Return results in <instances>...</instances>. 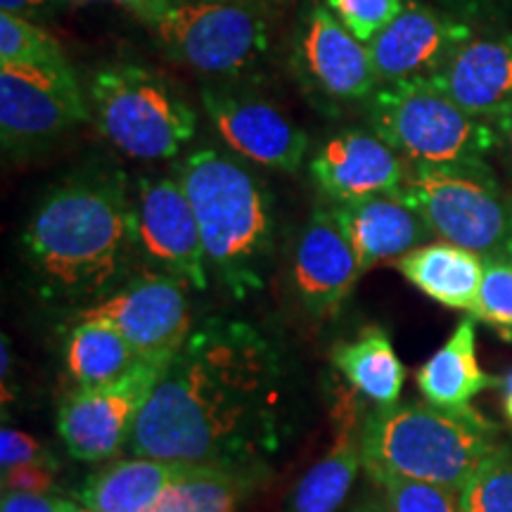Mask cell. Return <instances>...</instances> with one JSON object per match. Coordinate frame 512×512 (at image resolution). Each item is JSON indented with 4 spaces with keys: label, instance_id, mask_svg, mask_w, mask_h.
<instances>
[{
    "label": "cell",
    "instance_id": "9a60e30c",
    "mask_svg": "<svg viewBox=\"0 0 512 512\" xmlns=\"http://www.w3.org/2000/svg\"><path fill=\"white\" fill-rule=\"evenodd\" d=\"M408 162L373 131H342L313 152L309 176L332 204L396 195Z\"/></svg>",
    "mask_w": 512,
    "mask_h": 512
},
{
    "label": "cell",
    "instance_id": "52a82bcc",
    "mask_svg": "<svg viewBox=\"0 0 512 512\" xmlns=\"http://www.w3.org/2000/svg\"><path fill=\"white\" fill-rule=\"evenodd\" d=\"M136 19L171 60L214 79H238L268 50L259 0H159Z\"/></svg>",
    "mask_w": 512,
    "mask_h": 512
},
{
    "label": "cell",
    "instance_id": "4dcf8cb0",
    "mask_svg": "<svg viewBox=\"0 0 512 512\" xmlns=\"http://www.w3.org/2000/svg\"><path fill=\"white\" fill-rule=\"evenodd\" d=\"M323 5L358 41L370 43L384 27L394 22L403 10V0H323Z\"/></svg>",
    "mask_w": 512,
    "mask_h": 512
},
{
    "label": "cell",
    "instance_id": "ba28073f",
    "mask_svg": "<svg viewBox=\"0 0 512 512\" xmlns=\"http://www.w3.org/2000/svg\"><path fill=\"white\" fill-rule=\"evenodd\" d=\"M396 197L441 240L472 249L484 259H512V202L491 174L479 166L408 164Z\"/></svg>",
    "mask_w": 512,
    "mask_h": 512
},
{
    "label": "cell",
    "instance_id": "83f0119b",
    "mask_svg": "<svg viewBox=\"0 0 512 512\" xmlns=\"http://www.w3.org/2000/svg\"><path fill=\"white\" fill-rule=\"evenodd\" d=\"M0 62L67 67L69 60L60 43L31 19L0 12Z\"/></svg>",
    "mask_w": 512,
    "mask_h": 512
},
{
    "label": "cell",
    "instance_id": "836d02e7",
    "mask_svg": "<svg viewBox=\"0 0 512 512\" xmlns=\"http://www.w3.org/2000/svg\"><path fill=\"white\" fill-rule=\"evenodd\" d=\"M0 512H88L83 505L50 494H17L5 491Z\"/></svg>",
    "mask_w": 512,
    "mask_h": 512
},
{
    "label": "cell",
    "instance_id": "44dd1931",
    "mask_svg": "<svg viewBox=\"0 0 512 512\" xmlns=\"http://www.w3.org/2000/svg\"><path fill=\"white\" fill-rule=\"evenodd\" d=\"M403 278L446 309L472 311L484 278V256L453 242H427L396 261Z\"/></svg>",
    "mask_w": 512,
    "mask_h": 512
},
{
    "label": "cell",
    "instance_id": "7c38bea8",
    "mask_svg": "<svg viewBox=\"0 0 512 512\" xmlns=\"http://www.w3.org/2000/svg\"><path fill=\"white\" fill-rule=\"evenodd\" d=\"M185 287L169 273L143 271L95 306L81 309L76 320L110 323L143 358L171 361L192 332Z\"/></svg>",
    "mask_w": 512,
    "mask_h": 512
},
{
    "label": "cell",
    "instance_id": "5b68a950",
    "mask_svg": "<svg viewBox=\"0 0 512 512\" xmlns=\"http://www.w3.org/2000/svg\"><path fill=\"white\" fill-rule=\"evenodd\" d=\"M373 133L418 166H479L501 150L498 128L472 117L432 76L380 83L368 98Z\"/></svg>",
    "mask_w": 512,
    "mask_h": 512
},
{
    "label": "cell",
    "instance_id": "ffe728a7",
    "mask_svg": "<svg viewBox=\"0 0 512 512\" xmlns=\"http://www.w3.org/2000/svg\"><path fill=\"white\" fill-rule=\"evenodd\" d=\"M501 384L486 375L477 361V320L463 318L446 344L418 370V387L427 403L451 413L475 411L472 399L484 389Z\"/></svg>",
    "mask_w": 512,
    "mask_h": 512
},
{
    "label": "cell",
    "instance_id": "4316f807",
    "mask_svg": "<svg viewBox=\"0 0 512 512\" xmlns=\"http://www.w3.org/2000/svg\"><path fill=\"white\" fill-rule=\"evenodd\" d=\"M460 512H512V448L494 444L458 491Z\"/></svg>",
    "mask_w": 512,
    "mask_h": 512
},
{
    "label": "cell",
    "instance_id": "2e32d148",
    "mask_svg": "<svg viewBox=\"0 0 512 512\" xmlns=\"http://www.w3.org/2000/svg\"><path fill=\"white\" fill-rule=\"evenodd\" d=\"M361 275L335 209L313 211L292 254V283L304 309L318 318L335 316Z\"/></svg>",
    "mask_w": 512,
    "mask_h": 512
},
{
    "label": "cell",
    "instance_id": "484cf974",
    "mask_svg": "<svg viewBox=\"0 0 512 512\" xmlns=\"http://www.w3.org/2000/svg\"><path fill=\"white\" fill-rule=\"evenodd\" d=\"M249 475L238 467L190 463L147 512H235L249 489Z\"/></svg>",
    "mask_w": 512,
    "mask_h": 512
},
{
    "label": "cell",
    "instance_id": "4fadbf2b",
    "mask_svg": "<svg viewBox=\"0 0 512 512\" xmlns=\"http://www.w3.org/2000/svg\"><path fill=\"white\" fill-rule=\"evenodd\" d=\"M200 100L211 126L233 155L280 174H297L304 166L309 136L278 107L219 88H204Z\"/></svg>",
    "mask_w": 512,
    "mask_h": 512
},
{
    "label": "cell",
    "instance_id": "e575fe53",
    "mask_svg": "<svg viewBox=\"0 0 512 512\" xmlns=\"http://www.w3.org/2000/svg\"><path fill=\"white\" fill-rule=\"evenodd\" d=\"M69 3L72 0H0V12H8V15H17L36 22V19H48L57 15Z\"/></svg>",
    "mask_w": 512,
    "mask_h": 512
},
{
    "label": "cell",
    "instance_id": "ac0fdd59",
    "mask_svg": "<svg viewBox=\"0 0 512 512\" xmlns=\"http://www.w3.org/2000/svg\"><path fill=\"white\" fill-rule=\"evenodd\" d=\"M432 79L472 117L496 124L512 107V34L472 36Z\"/></svg>",
    "mask_w": 512,
    "mask_h": 512
},
{
    "label": "cell",
    "instance_id": "f35d334b",
    "mask_svg": "<svg viewBox=\"0 0 512 512\" xmlns=\"http://www.w3.org/2000/svg\"><path fill=\"white\" fill-rule=\"evenodd\" d=\"M501 387H503V413L505 418L512 422V370L505 377H501Z\"/></svg>",
    "mask_w": 512,
    "mask_h": 512
},
{
    "label": "cell",
    "instance_id": "d590c367",
    "mask_svg": "<svg viewBox=\"0 0 512 512\" xmlns=\"http://www.w3.org/2000/svg\"><path fill=\"white\" fill-rule=\"evenodd\" d=\"M498 138H501V150H505V157L512 164V107L496 121Z\"/></svg>",
    "mask_w": 512,
    "mask_h": 512
},
{
    "label": "cell",
    "instance_id": "5bb4252c",
    "mask_svg": "<svg viewBox=\"0 0 512 512\" xmlns=\"http://www.w3.org/2000/svg\"><path fill=\"white\" fill-rule=\"evenodd\" d=\"M294 67L311 91L330 100H368L380 86L370 48L325 5H311L302 19Z\"/></svg>",
    "mask_w": 512,
    "mask_h": 512
},
{
    "label": "cell",
    "instance_id": "f1b7e54d",
    "mask_svg": "<svg viewBox=\"0 0 512 512\" xmlns=\"http://www.w3.org/2000/svg\"><path fill=\"white\" fill-rule=\"evenodd\" d=\"M470 316L494 328L505 342H512V259H484V278Z\"/></svg>",
    "mask_w": 512,
    "mask_h": 512
},
{
    "label": "cell",
    "instance_id": "603a6c76",
    "mask_svg": "<svg viewBox=\"0 0 512 512\" xmlns=\"http://www.w3.org/2000/svg\"><path fill=\"white\" fill-rule=\"evenodd\" d=\"M332 363L351 387L377 408L399 403L406 370L384 328L368 325L358 332L354 342L337 344L332 349Z\"/></svg>",
    "mask_w": 512,
    "mask_h": 512
},
{
    "label": "cell",
    "instance_id": "cb8c5ba5",
    "mask_svg": "<svg viewBox=\"0 0 512 512\" xmlns=\"http://www.w3.org/2000/svg\"><path fill=\"white\" fill-rule=\"evenodd\" d=\"M147 358L110 323L79 320L67 342V370L79 387H107L138 370Z\"/></svg>",
    "mask_w": 512,
    "mask_h": 512
},
{
    "label": "cell",
    "instance_id": "7a4b0ae2",
    "mask_svg": "<svg viewBox=\"0 0 512 512\" xmlns=\"http://www.w3.org/2000/svg\"><path fill=\"white\" fill-rule=\"evenodd\" d=\"M22 249L46 299H105L136 259L133 204L124 171L86 166L46 192L27 221Z\"/></svg>",
    "mask_w": 512,
    "mask_h": 512
},
{
    "label": "cell",
    "instance_id": "1f68e13d",
    "mask_svg": "<svg viewBox=\"0 0 512 512\" xmlns=\"http://www.w3.org/2000/svg\"><path fill=\"white\" fill-rule=\"evenodd\" d=\"M53 486V470H48L46 460H36L12 467L3 472V491H17V494H48Z\"/></svg>",
    "mask_w": 512,
    "mask_h": 512
},
{
    "label": "cell",
    "instance_id": "7402d4cb",
    "mask_svg": "<svg viewBox=\"0 0 512 512\" xmlns=\"http://www.w3.org/2000/svg\"><path fill=\"white\" fill-rule=\"evenodd\" d=\"M188 465L157 458L117 460L88 479L79 501L88 512H147Z\"/></svg>",
    "mask_w": 512,
    "mask_h": 512
},
{
    "label": "cell",
    "instance_id": "6da1fadb",
    "mask_svg": "<svg viewBox=\"0 0 512 512\" xmlns=\"http://www.w3.org/2000/svg\"><path fill=\"white\" fill-rule=\"evenodd\" d=\"M280 406L283 370L273 344L242 320L209 318L159 377L128 451L247 470L256 453L278 444Z\"/></svg>",
    "mask_w": 512,
    "mask_h": 512
},
{
    "label": "cell",
    "instance_id": "8fae6325",
    "mask_svg": "<svg viewBox=\"0 0 512 512\" xmlns=\"http://www.w3.org/2000/svg\"><path fill=\"white\" fill-rule=\"evenodd\" d=\"M169 363L164 358H147L121 382L79 387L69 394L57 415V430L67 451L81 463H102L119 456Z\"/></svg>",
    "mask_w": 512,
    "mask_h": 512
},
{
    "label": "cell",
    "instance_id": "74e56055",
    "mask_svg": "<svg viewBox=\"0 0 512 512\" xmlns=\"http://www.w3.org/2000/svg\"><path fill=\"white\" fill-rule=\"evenodd\" d=\"M354 512H394L387 498H366L354 508Z\"/></svg>",
    "mask_w": 512,
    "mask_h": 512
},
{
    "label": "cell",
    "instance_id": "d4e9b609",
    "mask_svg": "<svg viewBox=\"0 0 512 512\" xmlns=\"http://www.w3.org/2000/svg\"><path fill=\"white\" fill-rule=\"evenodd\" d=\"M361 463V432L356 434L354 420H347L328 456L297 484L290 512H335L347 498Z\"/></svg>",
    "mask_w": 512,
    "mask_h": 512
},
{
    "label": "cell",
    "instance_id": "d6a6232c",
    "mask_svg": "<svg viewBox=\"0 0 512 512\" xmlns=\"http://www.w3.org/2000/svg\"><path fill=\"white\" fill-rule=\"evenodd\" d=\"M36 460H46L38 441L29 434L3 427V434H0V465H3V472H10L12 467L19 465L36 463Z\"/></svg>",
    "mask_w": 512,
    "mask_h": 512
},
{
    "label": "cell",
    "instance_id": "3957f363",
    "mask_svg": "<svg viewBox=\"0 0 512 512\" xmlns=\"http://www.w3.org/2000/svg\"><path fill=\"white\" fill-rule=\"evenodd\" d=\"M176 178L188 192L209 271L245 299L264 290L273 256V195L233 152L202 147L183 157Z\"/></svg>",
    "mask_w": 512,
    "mask_h": 512
},
{
    "label": "cell",
    "instance_id": "9c48e42d",
    "mask_svg": "<svg viewBox=\"0 0 512 512\" xmlns=\"http://www.w3.org/2000/svg\"><path fill=\"white\" fill-rule=\"evenodd\" d=\"M86 119H91V105L72 64L0 62V138L8 152L53 145Z\"/></svg>",
    "mask_w": 512,
    "mask_h": 512
},
{
    "label": "cell",
    "instance_id": "8992f818",
    "mask_svg": "<svg viewBox=\"0 0 512 512\" xmlns=\"http://www.w3.org/2000/svg\"><path fill=\"white\" fill-rule=\"evenodd\" d=\"M86 95L98 131L138 162L176 157L197 133L195 107L145 64H102L88 79Z\"/></svg>",
    "mask_w": 512,
    "mask_h": 512
},
{
    "label": "cell",
    "instance_id": "d6986e66",
    "mask_svg": "<svg viewBox=\"0 0 512 512\" xmlns=\"http://www.w3.org/2000/svg\"><path fill=\"white\" fill-rule=\"evenodd\" d=\"M332 209L354 247L361 273L387 261H399L434 238L425 219L396 195L332 204Z\"/></svg>",
    "mask_w": 512,
    "mask_h": 512
},
{
    "label": "cell",
    "instance_id": "277c9868",
    "mask_svg": "<svg viewBox=\"0 0 512 512\" xmlns=\"http://www.w3.org/2000/svg\"><path fill=\"white\" fill-rule=\"evenodd\" d=\"M496 427L477 411L451 413L432 403H394L368 413L361 458L368 475L389 472L418 482L463 489L491 451Z\"/></svg>",
    "mask_w": 512,
    "mask_h": 512
},
{
    "label": "cell",
    "instance_id": "30bf717a",
    "mask_svg": "<svg viewBox=\"0 0 512 512\" xmlns=\"http://www.w3.org/2000/svg\"><path fill=\"white\" fill-rule=\"evenodd\" d=\"M136 249L150 271L169 273L195 290H207L209 264L188 192L178 178H138L131 195Z\"/></svg>",
    "mask_w": 512,
    "mask_h": 512
},
{
    "label": "cell",
    "instance_id": "f546056e",
    "mask_svg": "<svg viewBox=\"0 0 512 512\" xmlns=\"http://www.w3.org/2000/svg\"><path fill=\"white\" fill-rule=\"evenodd\" d=\"M370 477L382 486L384 498L394 512H460L458 494L444 486L389 475V472H377Z\"/></svg>",
    "mask_w": 512,
    "mask_h": 512
},
{
    "label": "cell",
    "instance_id": "8d00e7d4",
    "mask_svg": "<svg viewBox=\"0 0 512 512\" xmlns=\"http://www.w3.org/2000/svg\"><path fill=\"white\" fill-rule=\"evenodd\" d=\"M98 3L117 5V8L131 12V15L136 17V15H140V12H145L147 8H152V5L159 3V0H98Z\"/></svg>",
    "mask_w": 512,
    "mask_h": 512
},
{
    "label": "cell",
    "instance_id": "e0dca14e",
    "mask_svg": "<svg viewBox=\"0 0 512 512\" xmlns=\"http://www.w3.org/2000/svg\"><path fill=\"white\" fill-rule=\"evenodd\" d=\"M470 38L472 31L465 22L408 0L399 17L368 46L377 83L437 74Z\"/></svg>",
    "mask_w": 512,
    "mask_h": 512
}]
</instances>
